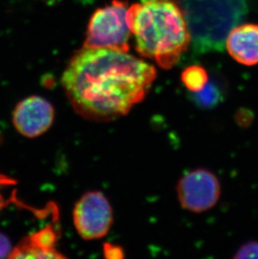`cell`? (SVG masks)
<instances>
[{"label":"cell","mask_w":258,"mask_h":259,"mask_svg":"<svg viewBox=\"0 0 258 259\" xmlns=\"http://www.w3.org/2000/svg\"><path fill=\"white\" fill-rule=\"evenodd\" d=\"M226 49L232 58L244 66L258 64V25H237L227 35Z\"/></svg>","instance_id":"ba28073f"},{"label":"cell","mask_w":258,"mask_h":259,"mask_svg":"<svg viewBox=\"0 0 258 259\" xmlns=\"http://www.w3.org/2000/svg\"><path fill=\"white\" fill-rule=\"evenodd\" d=\"M15 183V181L12 179L9 178L7 176L0 174V188L3 186H10V185H13ZM7 204V201H5V197L3 196L2 194L0 192V210H2L3 208L5 207Z\"/></svg>","instance_id":"5bb4252c"},{"label":"cell","mask_w":258,"mask_h":259,"mask_svg":"<svg viewBox=\"0 0 258 259\" xmlns=\"http://www.w3.org/2000/svg\"><path fill=\"white\" fill-rule=\"evenodd\" d=\"M55 119L52 103L39 96H31L18 103L13 113V122L20 135L37 138L49 130Z\"/></svg>","instance_id":"52a82bcc"},{"label":"cell","mask_w":258,"mask_h":259,"mask_svg":"<svg viewBox=\"0 0 258 259\" xmlns=\"http://www.w3.org/2000/svg\"><path fill=\"white\" fill-rule=\"evenodd\" d=\"M12 249L9 238L0 232V258L9 257Z\"/></svg>","instance_id":"4fadbf2b"},{"label":"cell","mask_w":258,"mask_h":259,"mask_svg":"<svg viewBox=\"0 0 258 259\" xmlns=\"http://www.w3.org/2000/svg\"><path fill=\"white\" fill-rule=\"evenodd\" d=\"M103 252L105 257L107 258L120 259L123 257V250L122 247L111 243H105Z\"/></svg>","instance_id":"7c38bea8"},{"label":"cell","mask_w":258,"mask_h":259,"mask_svg":"<svg viewBox=\"0 0 258 259\" xmlns=\"http://www.w3.org/2000/svg\"><path fill=\"white\" fill-rule=\"evenodd\" d=\"M127 21L138 53L161 68L168 70L178 64L191 43L182 10L168 0L131 5Z\"/></svg>","instance_id":"7a4b0ae2"},{"label":"cell","mask_w":258,"mask_h":259,"mask_svg":"<svg viewBox=\"0 0 258 259\" xmlns=\"http://www.w3.org/2000/svg\"><path fill=\"white\" fill-rule=\"evenodd\" d=\"M127 5L114 0L106 7L96 10L88 24L82 48L129 51L132 32L127 21Z\"/></svg>","instance_id":"277c9868"},{"label":"cell","mask_w":258,"mask_h":259,"mask_svg":"<svg viewBox=\"0 0 258 259\" xmlns=\"http://www.w3.org/2000/svg\"><path fill=\"white\" fill-rule=\"evenodd\" d=\"M156 76L154 66L127 52L82 48L69 61L61 85L80 117L109 122L141 103Z\"/></svg>","instance_id":"6da1fadb"},{"label":"cell","mask_w":258,"mask_h":259,"mask_svg":"<svg viewBox=\"0 0 258 259\" xmlns=\"http://www.w3.org/2000/svg\"><path fill=\"white\" fill-rule=\"evenodd\" d=\"M181 207L193 213L205 212L219 201L222 188L217 176L199 168L185 174L176 186Z\"/></svg>","instance_id":"8992f818"},{"label":"cell","mask_w":258,"mask_h":259,"mask_svg":"<svg viewBox=\"0 0 258 259\" xmlns=\"http://www.w3.org/2000/svg\"><path fill=\"white\" fill-rule=\"evenodd\" d=\"M57 233L52 226L29 235L10 252V258H63L56 248Z\"/></svg>","instance_id":"9c48e42d"},{"label":"cell","mask_w":258,"mask_h":259,"mask_svg":"<svg viewBox=\"0 0 258 259\" xmlns=\"http://www.w3.org/2000/svg\"><path fill=\"white\" fill-rule=\"evenodd\" d=\"M157 1H165V0H141V2L143 3V4H145V3L157 2Z\"/></svg>","instance_id":"9a60e30c"},{"label":"cell","mask_w":258,"mask_h":259,"mask_svg":"<svg viewBox=\"0 0 258 259\" xmlns=\"http://www.w3.org/2000/svg\"><path fill=\"white\" fill-rule=\"evenodd\" d=\"M195 54L221 52L248 12V0H181Z\"/></svg>","instance_id":"3957f363"},{"label":"cell","mask_w":258,"mask_h":259,"mask_svg":"<svg viewBox=\"0 0 258 259\" xmlns=\"http://www.w3.org/2000/svg\"><path fill=\"white\" fill-rule=\"evenodd\" d=\"M74 227L85 241L103 238L113 223V211L109 201L100 191H88L74 206Z\"/></svg>","instance_id":"5b68a950"},{"label":"cell","mask_w":258,"mask_h":259,"mask_svg":"<svg viewBox=\"0 0 258 259\" xmlns=\"http://www.w3.org/2000/svg\"><path fill=\"white\" fill-rule=\"evenodd\" d=\"M234 257L235 258H258V242H246L237 250Z\"/></svg>","instance_id":"8fae6325"},{"label":"cell","mask_w":258,"mask_h":259,"mask_svg":"<svg viewBox=\"0 0 258 259\" xmlns=\"http://www.w3.org/2000/svg\"><path fill=\"white\" fill-rule=\"evenodd\" d=\"M181 81L188 90L193 93H199L206 86L208 75L201 66H189L183 71Z\"/></svg>","instance_id":"30bf717a"}]
</instances>
